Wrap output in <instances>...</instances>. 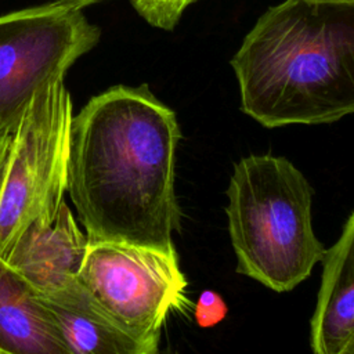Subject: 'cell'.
Wrapping results in <instances>:
<instances>
[{"label":"cell","mask_w":354,"mask_h":354,"mask_svg":"<svg viewBox=\"0 0 354 354\" xmlns=\"http://www.w3.org/2000/svg\"><path fill=\"white\" fill-rule=\"evenodd\" d=\"M180 137L174 111L147 84L113 86L72 118L66 192L88 242H127L176 253Z\"/></svg>","instance_id":"1"},{"label":"cell","mask_w":354,"mask_h":354,"mask_svg":"<svg viewBox=\"0 0 354 354\" xmlns=\"http://www.w3.org/2000/svg\"><path fill=\"white\" fill-rule=\"evenodd\" d=\"M231 66L241 111L264 127L354 113V3L283 0L270 7Z\"/></svg>","instance_id":"2"},{"label":"cell","mask_w":354,"mask_h":354,"mask_svg":"<svg viewBox=\"0 0 354 354\" xmlns=\"http://www.w3.org/2000/svg\"><path fill=\"white\" fill-rule=\"evenodd\" d=\"M313 194L283 156L250 155L234 166L225 213L236 272L275 292L310 277L325 253L311 224Z\"/></svg>","instance_id":"3"},{"label":"cell","mask_w":354,"mask_h":354,"mask_svg":"<svg viewBox=\"0 0 354 354\" xmlns=\"http://www.w3.org/2000/svg\"><path fill=\"white\" fill-rule=\"evenodd\" d=\"M72 101L64 79L41 87L0 129V257L35 221L51 223L66 192Z\"/></svg>","instance_id":"4"},{"label":"cell","mask_w":354,"mask_h":354,"mask_svg":"<svg viewBox=\"0 0 354 354\" xmlns=\"http://www.w3.org/2000/svg\"><path fill=\"white\" fill-rule=\"evenodd\" d=\"M101 37L82 10L59 3L0 15V129L15 122L32 97Z\"/></svg>","instance_id":"5"},{"label":"cell","mask_w":354,"mask_h":354,"mask_svg":"<svg viewBox=\"0 0 354 354\" xmlns=\"http://www.w3.org/2000/svg\"><path fill=\"white\" fill-rule=\"evenodd\" d=\"M77 279L127 332L156 344L171 310L188 304L177 253L127 242H90Z\"/></svg>","instance_id":"6"},{"label":"cell","mask_w":354,"mask_h":354,"mask_svg":"<svg viewBox=\"0 0 354 354\" xmlns=\"http://www.w3.org/2000/svg\"><path fill=\"white\" fill-rule=\"evenodd\" d=\"M88 238L62 202L51 223L35 221L21 235L6 263L40 293L61 289L77 278Z\"/></svg>","instance_id":"7"},{"label":"cell","mask_w":354,"mask_h":354,"mask_svg":"<svg viewBox=\"0 0 354 354\" xmlns=\"http://www.w3.org/2000/svg\"><path fill=\"white\" fill-rule=\"evenodd\" d=\"M68 354H155L158 346L144 342L119 325L76 278L50 293H40Z\"/></svg>","instance_id":"8"},{"label":"cell","mask_w":354,"mask_h":354,"mask_svg":"<svg viewBox=\"0 0 354 354\" xmlns=\"http://www.w3.org/2000/svg\"><path fill=\"white\" fill-rule=\"evenodd\" d=\"M322 281L310 324L317 354H343L354 335V213L337 242L324 253Z\"/></svg>","instance_id":"9"},{"label":"cell","mask_w":354,"mask_h":354,"mask_svg":"<svg viewBox=\"0 0 354 354\" xmlns=\"http://www.w3.org/2000/svg\"><path fill=\"white\" fill-rule=\"evenodd\" d=\"M0 353L68 354L40 292L0 257Z\"/></svg>","instance_id":"10"},{"label":"cell","mask_w":354,"mask_h":354,"mask_svg":"<svg viewBox=\"0 0 354 354\" xmlns=\"http://www.w3.org/2000/svg\"><path fill=\"white\" fill-rule=\"evenodd\" d=\"M196 0H130L134 10L152 26L171 30L183 12Z\"/></svg>","instance_id":"11"},{"label":"cell","mask_w":354,"mask_h":354,"mask_svg":"<svg viewBox=\"0 0 354 354\" xmlns=\"http://www.w3.org/2000/svg\"><path fill=\"white\" fill-rule=\"evenodd\" d=\"M227 313L228 307L221 295L209 289L199 295L194 308L195 321L201 328H212L220 324L227 317Z\"/></svg>","instance_id":"12"},{"label":"cell","mask_w":354,"mask_h":354,"mask_svg":"<svg viewBox=\"0 0 354 354\" xmlns=\"http://www.w3.org/2000/svg\"><path fill=\"white\" fill-rule=\"evenodd\" d=\"M53 1L82 10V8L86 7V6H91V4L98 3V1H102V0H53Z\"/></svg>","instance_id":"13"},{"label":"cell","mask_w":354,"mask_h":354,"mask_svg":"<svg viewBox=\"0 0 354 354\" xmlns=\"http://www.w3.org/2000/svg\"><path fill=\"white\" fill-rule=\"evenodd\" d=\"M343 354H354V335L353 337L348 340V343L346 344L344 350H343Z\"/></svg>","instance_id":"14"},{"label":"cell","mask_w":354,"mask_h":354,"mask_svg":"<svg viewBox=\"0 0 354 354\" xmlns=\"http://www.w3.org/2000/svg\"><path fill=\"white\" fill-rule=\"evenodd\" d=\"M329 1H348V3H354V0H329Z\"/></svg>","instance_id":"15"}]
</instances>
